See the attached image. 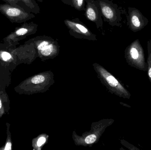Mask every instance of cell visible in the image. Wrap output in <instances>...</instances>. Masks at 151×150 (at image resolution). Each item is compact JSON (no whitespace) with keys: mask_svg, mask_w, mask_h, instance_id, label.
<instances>
[{"mask_svg":"<svg viewBox=\"0 0 151 150\" xmlns=\"http://www.w3.org/2000/svg\"><path fill=\"white\" fill-rule=\"evenodd\" d=\"M125 57L129 65L139 70L147 71V62L145 61L143 48L139 40L136 39L126 48Z\"/></svg>","mask_w":151,"mask_h":150,"instance_id":"1","label":"cell"},{"mask_svg":"<svg viewBox=\"0 0 151 150\" xmlns=\"http://www.w3.org/2000/svg\"><path fill=\"white\" fill-rule=\"evenodd\" d=\"M38 25L33 22H25L20 26L15 28L13 32L3 39V42L7 45L17 47L19 41L37 32Z\"/></svg>","mask_w":151,"mask_h":150,"instance_id":"2","label":"cell"},{"mask_svg":"<svg viewBox=\"0 0 151 150\" xmlns=\"http://www.w3.org/2000/svg\"><path fill=\"white\" fill-rule=\"evenodd\" d=\"M104 21L111 26H121L122 12L117 4L110 0H96Z\"/></svg>","mask_w":151,"mask_h":150,"instance_id":"3","label":"cell"},{"mask_svg":"<svg viewBox=\"0 0 151 150\" xmlns=\"http://www.w3.org/2000/svg\"><path fill=\"white\" fill-rule=\"evenodd\" d=\"M0 12L12 23H25L35 17V14L22 7L7 3L0 4Z\"/></svg>","mask_w":151,"mask_h":150,"instance_id":"4","label":"cell"},{"mask_svg":"<svg viewBox=\"0 0 151 150\" xmlns=\"http://www.w3.org/2000/svg\"><path fill=\"white\" fill-rule=\"evenodd\" d=\"M34 45L40 55L48 57L58 52L59 46L58 41L47 35L37 36L27 41Z\"/></svg>","mask_w":151,"mask_h":150,"instance_id":"5","label":"cell"},{"mask_svg":"<svg viewBox=\"0 0 151 150\" xmlns=\"http://www.w3.org/2000/svg\"><path fill=\"white\" fill-rule=\"evenodd\" d=\"M64 23L68 28L70 35L76 38L91 41L97 40L96 35L93 33L79 18L66 19L64 21Z\"/></svg>","mask_w":151,"mask_h":150,"instance_id":"6","label":"cell"},{"mask_svg":"<svg viewBox=\"0 0 151 150\" xmlns=\"http://www.w3.org/2000/svg\"><path fill=\"white\" fill-rule=\"evenodd\" d=\"M85 9L84 16L89 21L95 23L97 29L105 35L104 22L101 10L96 0H85Z\"/></svg>","mask_w":151,"mask_h":150,"instance_id":"7","label":"cell"},{"mask_svg":"<svg viewBox=\"0 0 151 150\" xmlns=\"http://www.w3.org/2000/svg\"><path fill=\"white\" fill-rule=\"evenodd\" d=\"M128 13L129 26L133 31H138L143 29L148 24V19L136 8H129Z\"/></svg>","mask_w":151,"mask_h":150,"instance_id":"8","label":"cell"},{"mask_svg":"<svg viewBox=\"0 0 151 150\" xmlns=\"http://www.w3.org/2000/svg\"><path fill=\"white\" fill-rule=\"evenodd\" d=\"M27 6L30 12L35 14L40 13V9L35 0H21Z\"/></svg>","mask_w":151,"mask_h":150,"instance_id":"9","label":"cell"},{"mask_svg":"<svg viewBox=\"0 0 151 150\" xmlns=\"http://www.w3.org/2000/svg\"><path fill=\"white\" fill-rule=\"evenodd\" d=\"M70 5L78 11H84L85 9V0H70Z\"/></svg>","mask_w":151,"mask_h":150,"instance_id":"10","label":"cell"},{"mask_svg":"<svg viewBox=\"0 0 151 150\" xmlns=\"http://www.w3.org/2000/svg\"><path fill=\"white\" fill-rule=\"evenodd\" d=\"M148 57L147 58V75L151 85V39L148 42Z\"/></svg>","mask_w":151,"mask_h":150,"instance_id":"11","label":"cell"},{"mask_svg":"<svg viewBox=\"0 0 151 150\" xmlns=\"http://www.w3.org/2000/svg\"><path fill=\"white\" fill-rule=\"evenodd\" d=\"M2 1L5 2V3L11 4V5H13V6H19V7H22V8H24V9H25L26 10L30 11L27 6L24 4V3L21 0H2Z\"/></svg>","mask_w":151,"mask_h":150,"instance_id":"12","label":"cell"},{"mask_svg":"<svg viewBox=\"0 0 151 150\" xmlns=\"http://www.w3.org/2000/svg\"><path fill=\"white\" fill-rule=\"evenodd\" d=\"M8 127L7 129V139L6 140V144L3 148H0V150H12V141H11V134L9 131V124L8 123Z\"/></svg>","mask_w":151,"mask_h":150,"instance_id":"13","label":"cell"},{"mask_svg":"<svg viewBox=\"0 0 151 150\" xmlns=\"http://www.w3.org/2000/svg\"><path fill=\"white\" fill-rule=\"evenodd\" d=\"M45 81V77L42 75H36L34 77L31 79V82L32 83L34 84H37L41 83L44 82Z\"/></svg>","mask_w":151,"mask_h":150,"instance_id":"14","label":"cell"},{"mask_svg":"<svg viewBox=\"0 0 151 150\" xmlns=\"http://www.w3.org/2000/svg\"><path fill=\"white\" fill-rule=\"evenodd\" d=\"M96 140V136L95 135L91 134L86 137L85 140V142L88 144L93 143Z\"/></svg>","mask_w":151,"mask_h":150,"instance_id":"15","label":"cell"},{"mask_svg":"<svg viewBox=\"0 0 151 150\" xmlns=\"http://www.w3.org/2000/svg\"><path fill=\"white\" fill-rule=\"evenodd\" d=\"M125 143V146H126V147H127V148L129 149L132 150H140V149L137 148L136 147L134 146V145H133V144H130L128 142H126Z\"/></svg>","mask_w":151,"mask_h":150,"instance_id":"16","label":"cell"},{"mask_svg":"<svg viewBox=\"0 0 151 150\" xmlns=\"http://www.w3.org/2000/svg\"><path fill=\"white\" fill-rule=\"evenodd\" d=\"M45 142H46V139H45V137H40V138H39L38 141H37V145H38V147H40L42 144L45 143Z\"/></svg>","mask_w":151,"mask_h":150,"instance_id":"17","label":"cell"},{"mask_svg":"<svg viewBox=\"0 0 151 150\" xmlns=\"http://www.w3.org/2000/svg\"><path fill=\"white\" fill-rule=\"evenodd\" d=\"M4 110V107H3L2 102L1 100L0 97V117L3 115Z\"/></svg>","mask_w":151,"mask_h":150,"instance_id":"18","label":"cell"},{"mask_svg":"<svg viewBox=\"0 0 151 150\" xmlns=\"http://www.w3.org/2000/svg\"><path fill=\"white\" fill-rule=\"evenodd\" d=\"M61 1L65 4L69 5H70V0H61Z\"/></svg>","mask_w":151,"mask_h":150,"instance_id":"19","label":"cell"},{"mask_svg":"<svg viewBox=\"0 0 151 150\" xmlns=\"http://www.w3.org/2000/svg\"><path fill=\"white\" fill-rule=\"evenodd\" d=\"M36 1L40 2H43V0H36Z\"/></svg>","mask_w":151,"mask_h":150,"instance_id":"20","label":"cell"}]
</instances>
